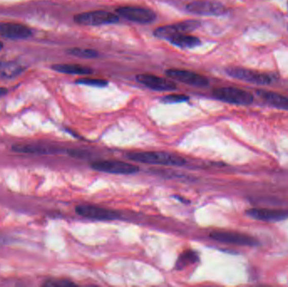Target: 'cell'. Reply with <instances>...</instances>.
<instances>
[{
  "instance_id": "7402d4cb",
  "label": "cell",
  "mask_w": 288,
  "mask_h": 287,
  "mask_svg": "<svg viewBox=\"0 0 288 287\" xmlns=\"http://www.w3.org/2000/svg\"><path fill=\"white\" fill-rule=\"evenodd\" d=\"M75 83L82 85H87V86L98 87V88H103L106 87L109 82L105 80L102 79H94V78H81L76 80Z\"/></svg>"
},
{
  "instance_id": "277c9868",
  "label": "cell",
  "mask_w": 288,
  "mask_h": 287,
  "mask_svg": "<svg viewBox=\"0 0 288 287\" xmlns=\"http://www.w3.org/2000/svg\"><path fill=\"white\" fill-rule=\"evenodd\" d=\"M227 75L236 80L245 81L259 85H266L275 81L272 75L265 73L258 72L256 70L247 69L243 67H230L226 69Z\"/></svg>"
},
{
  "instance_id": "e0dca14e",
  "label": "cell",
  "mask_w": 288,
  "mask_h": 287,
  "mask_svg": "<svg viewBox=\"0 0 288 287\" xmlns=\"http://www.w3.org/2000/svg\"><path fill=\"white\" fill-rule=\"evenodd\" d=\"M25 71V67L18 62L8 60H0V78L12 79L17 77Z\"/></svg>"
},
{
  "instance_id": "7c38bea8",
  "label": "cell",
  "mask_w": 288,
  "mask_h": 287,
  "mask_svg": "<svg viewBox=\"0 0 288 287\" xmlns=\"http://www.w3.org/2000/svg\"><path fill=\"white\" fill-rule=\"evenodd\" d=\"M136 80L139 84L156 91H172L176 89V84L174 82L156 75H138L136 76Z\"/></svg>"
},
{
  "instance_id": "4fadbf2b",
  "label": "cell",
  "mask_w": 288,
  "mask_h": 287,
  "mask_svg": "<svg viewBox=\"0 0 288 287\" xmlns=\"http://www.w3.org/2000/svg\"><path fill=\"white\" fill-rule=\"evenodd\" d=\"M246 215L256 220L263 222H280L288 218V210L251 208L246 210Z\"/></svg>"
},
{
  "instance_id": "d4e9b609",
  "label": "cell",
  "mask_w": 288,
  "mask_h": 287,
  "mask_svg": "<svg viewBox=\"0 0 288 287\" xmlns=\"http://www.w3.org/2000/svg\"><path fill=\"white\" fill-rule=\"evenodd\" d=\"M67 154L73 158L75 159H86L89 153L84 150H79V149H70L67 150Z\"/></svg>"
},
{
  "instance_id": "4316f807",
  "label": "cell",
  "mask_w": 288,
  "mask_h": 287,
  "mask_svg": "<svg viewBox=\"0 0 288 287\" xmlns=\"http://www.w3.org/2000/svg\"><path fill=\"white\" fill-rule=\"evenodd\" d=\"M3 48H4V44H3L2 42H0V51H1V50L3 49Z\"/></svg>"
},
{
  "instance_id": "5bb4252c",
  "label": "cell",
  "mask_w": 288,
  "mask_h": 287,
  "mask_svg": "<svg viewBox=\"0 0 288 287\" xmlns=\"http://www.w3.org/2000/svg\"><path fill=\"white\" fill-rule=\"evenodd\" d=\"M32 31L26 25L19 23H0V35L10 39H25L30 38Z\"/></svg>"
},
{
  "instance_id": "52a82bcc",
  "label": "cell",
  "mask_w": 288,
  "mask_h": 287,
  "mask_svg": "<svg viewBox=\"0 0 288 287\" xmlns=\"http://www.w3.org/2000/svg\"><path fill=\"white\" fill-rule=\"evenodd\" d=\"M116 12L117 13V15L127 20L140 24L153 22L157 18L155 12L150 9L139 7V6H132V5L121 6L117 8Z\"/></svg>"
},
{
  "instance_id": "d6986e66",
  "label": "cell",
  "mask_w": 288,
  "mask_h": 287,
  "mask_svg": "<svg viewBox=\"0 0 288 287\" xmlns=\"http://www.w3.org/2000/svg\"><path fill=\"white\" fill-rule=\"evenodd\" d=\"M169 42L175 47H181L183 49L194 48L201 45V40L194 35H188L187 33L175 35L174 38L169 39Z\"/></svg>"
},
{
  "instance_id": "603a6c76",
  "label": "cell",
  "mask_w": 288,
  "mask_h": 287,
  "mask_svg": "<svg viewBox=\"0 0 288 287\" xmlns=\"http://www.w3.org/2000/svg\"><path fill=\"white\" fill-rule=\"evenodd\" d=\"M44 285L48 287H74L77 286V284L68 280H51L46 281Z\"/></svg>"
},
{
  "instance_id": "ac0fdd59",
  "label": "cell",
  "mask_w": 288,
  "mask_h": 287,
  "mask_svg": "<svg viewBox=\"0 0 288 287\" xmlns=\"http://www.w3.org/2000/svg\"><path fill=\"white\" fill-rule=\"evenodd\" d=\"M52 68L66 75H89L94 73L91 67L80 64H54L52 65Z\"/></svg>"
},
{
  "instance_id": "2e32d148",
  "label": "cell",
  "mask_w": 288,
  "mask_h": 287,
  "mask_svg": "<svg viewBox=\"0 0 288 287\" xmlns=\"http://www.w3.org/2000/svg\"><path fill=\"white\" fill-rule=\"evenodd\" d=\"M12 151L18 154H57L59 150L53 149L50 147L39 146V145H32V144H19L12 147Z\"/></svg>"
},
{
  "instance_id": "cb8c5ba5",
  "label": "cell",
  "mask_w": 288,
  "mask_h": 287,
  "mask_svg": "<svg viewBox=\"0 0 288 287\" xmlns=\"http://www.w3.org/2000/svg\"><path fill=\"white\" fill-rule=\"evenodd\" d=\"M189 97L186 94H169V95L164 96L162 100L164 103L171 104V103H181V102L187 101V100H189Z\"/></svg>"
},
{
  "instance_id": "5b68a950",
  "label": "cell",
  "mask_w": 288,
  "mask_h": 287,
  "mask_svg": "<svg viewBox=\"0 0 288 287\" xmlns=\"http://www.w3.org/2000/svg\"><path fill=\"white\" fill-rule=\"evenodd\" d=\"M200 26H201V22L199 20H186V21L175 23L172 25L159 26L154 30V35L160 39L169 41L170 38H174L175 35L193 31Z\"/></svg>"
},
{
  "instance_id": "8fae6325",
  "label": "cell",
  "mask_w": 288,
  "mask_h": 287,
  "mask_svg": "<svg viewBox=\"0 0 288 287\" xmlns=\"http://www.w3.org/2000/svg\"><path fill=\"white\" fill-rule=\"evenodd\" d=\"M168 77L172 80H176L183 84H188L191 86L206 87L209 81L203 75H199L197 73L188 71V70L174 69L170 68L165 71Z\"/></svg>"
},
{
  "instance_id": "7a4b0ae2",
  "label": "cell",
  "mask_w": 288,
  "mask_h": 287,
  "mask_svg": "<svg viewBox=\"0 0 288 287\" xmlns=\"http://www.w3.org/2000/svg\"><path fill=\"white\" fill-rule=\"evenodd\" d=\"M212 95L219 100L238 105H248L254 101V96L249 92L234 87L213 89Z\"/></svg>"
},
{
  "instance_id": "ba28073f",
  "label": "cell",
  "mask_w": 288,
  "mask_h": 287,
  "mask_svg": "<svg viewBox=\"0 0 288 287\" xmlns=\"http://www.w3.org/2000/svg\"><path fill=\"white\" fill-rule=\"evenodd\" d=\"M187 11L199 15H223L227 8L223 4L210 0H195L186 6Z\"/></svg>"
},
{
  "instance_id": "30bf717a",
  "label": "cell",
  "mask_w": 288,
  "mask_h": 287,
  "mask_svg": "<svg viewBox=\"0 0 288 287\" xmlns=\"http://www.w3.org/2000/svg\"><path fill=\"white\" fill-rule=\"evenodd\" d=\"M213 240L221 243H231L236 245L256 246L258 242L256 238L243 233L228 232V231H215L210 234Z\"/></svg>"
},
{
  "instance_id": "9a60e30c",
  "label": "cell",
  "mask_w": 288,
  "mask_h": 287,
  "mask_svg": "<svg viewBox=\"0 0 288 287\" xmlns=\"http://www.w3.org/2000/svg\"><path fill=\"white\" fill-rule=\"evenodd\" d=\"M256 93L261 99H263L272 106L288 111V97L284 96L282 94L276 92L266 91V90H257Z\"/></svg>"
},
{
  "instance_id": "8992f818",
  "label": "cell",
  "mask_w": 288,
  "mask_h": 287,
  "mask_svg": "<svg viewBox=\"0 0 288 287\" xmlns=\"http://www.w3.org/2000/svg\"><path fill=\"white\" fill-rule=\"evenodd\" d=\"M91 168L95 171L115 174H134L140 170L139 167L127 162L117 160H97L91 164Z\"/></svg>"
},
{
  "instance_id": "44dd1931",
  "label": "cell",
  "mask_w": 288,
  "mask_h": 287,
  "mask_svg": "<svg viewBox=\"0 0 288 287\" xmlns=\"http://www.w3.org/2000/svg\"><path fill=\"white\" fill-rule=\"evenodd\" d=\"M66 52L68 55H71L74 57H81V58H96L99 56V53L95 50L80 48V47L70 48V49H67Z\"/></svg>"
},
{
  "instance_id": "484cf974",
  "label": "cell",
  "mask_w": 288,
  "mask_h": 287,
  "mask_svg": "<svg viewBox=\"0 0 288 287\" xmlns=\"http://www.w3.org/2000/svg\"><path fill=\"white\" fill-rule=\"evenodd\" d=\"M8 89H5V88H0V96H3L5 94H7Z\"/></svg>"
},
{
  "instance_id": "ffe728a7",
  "label": "cell",
  "mask_w": 288,
  "mask_h": 287,
  "mask_svg": "<svg viewBox=\"0 0 288 287\" xmlns=\"http://www.w3.org/2000/svg\"><path fill=\"white\" fill-rule=\"evenodd\" d=\"M198 261L199 255L197 253L192 249L186 250L177 259L175 269L178 270H183L188 265H192Z\"/></svg>"
},
{
  "instance_id": "3957f363",
  "label": "cell",
  "mask_w": 288,
  "mask_h": 287,
  "mask_svg": "<svg viewBox=\"0 0 288 287\" xmlns=\"http://www.w3.org/2000/svg\"><path fill=\"white\" fill-rule=\"evenodd\" d=\"M74 20L79 25L96 26L117 23L119 21V15L105 10H93L78 14Z\"/></svg>"
},
{
  "instance_id": "9c48e42d",
  "label": "cell",
  "mask_w": 288,
  "mask_h": 287,
  "mask_svg": "<svg viewBox=\"0 0 288 287\" xmlns=\"http://www.w3.org/2000/svg\"><path fill=\"white\" fill-rule=\"evenodd\" d=\"M78 215L98 221H113L120 218L119 213L107 208L93 205H80L75 208Z\"/></svg>"
},
{
  "instance_id": "6da1fadb",
  "label": "cell",
  "mask_w": 288,
  "mask_h": 287,
  "mask_svg": "<svg viewBox=\"0 0 288 287\" xmlns=\"http://www.w3.org/2000/svg\"><path fill=\"white\" fill-rule=\"evenodd\" d=\"M126 157L131 161L155 165L183 166L187 160L175 154L164 152H134L128 153Z\"/></svg>"
}]
</instances>
